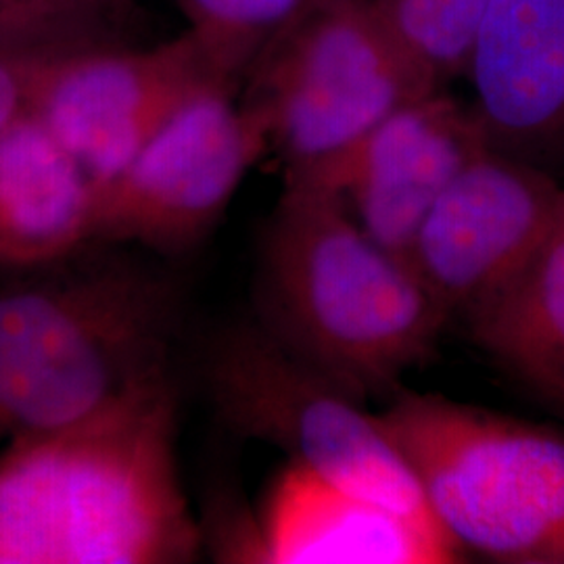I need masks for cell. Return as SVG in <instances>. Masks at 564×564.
<instances>
[{"instance_id": "obj_5", "label": "cell", "mask_w": 564, "mask_h": 564, "mask_svg": "<svg viewBox=\"0 0 564 564\" xmlns=\"http://www.w3.org/2000/svg\"><path fill=\"white\" fill-rule=\"evenodd\" d=\"M431 90L442 88L405 55L372 0H307L241 84L284 184L324 191L387 116Z\"/></svg>"}, {"instance_id": "obj_7", "label": "cell", "mask_w": 564, "mask_h": 564, "mask_svg": "<svg viewBox=\"0 0 564 564\" xmlns=\"http://www.w3.org/2000/svg\"><path fill=\"white\" fill-rule=\"evenodd\" d=\"M270 149L241 86L212 82L182 102L123 170L95 193L93 242L165 258L197 249Z\"/></svg>"}, {"instance_id": "obj_1", "label": "cell", "mask_w": 564, "mask_h": 564, "mask_svg": "<svg viewBox=\"0 0 564 564\" xmlns=\"http://www.w3.org/2000/svg\"><path fill=\"white\" fill-rule=\"evenodd\" d=\"M163 366L99 410L0 447V564H184L202 554Z\"/></svg>"}, {"instance_id": "obj_3", "label": "cell", "mask_w": 564, "mask_h": 564, "mask_svg": "<svg viewBox=\"0 0 564 564\" xmlns=\"http://www.w3.org/2000/svg\"><path fill=\"white\" fill-rule=\"evenodd\" d=\"M181 314L176 282L123 256L0 286V447L170 366Z\"/></svg>"}, {"instance_id": "obj_13", "label": "cell", "mask_w": 564, "mask_h": 564, "mask_svg": "<svg viewBox=\"0 0 564 564\" xmlns=\"http://www.w3.org/2000/svg\"><path fill=\"white\" fill-rule=\"evenodd\" d=\"M95 184L34 113L0 137V265L44 268L93 242Z\"/></svg>"}, {"instance_id": "obj_17", "label": "cell", "mask_w": 564, "mask_h": 564, "mask_svg": "<svg viewBox=\"0 0 564 564\" xmlns=\"http://www.w3.org/2000/svg\"><path fill=\"white\" fill-rule=\"evenodd\" d=\"M307 0H178L191 32L228 80L241 86L268 42Z\"/></svg>"}, {"instance_id": "obj_15", "label": "cell", "mask_w": 564, "mask_h": 564, "mask_svg": "<svg viewBox=\"0 0 564 564\" xmlns=\"http://www.w3.org/2000/svg\"><path fill=\"white\" fill-rule=\"evenodd\" d=\"M139 21L137 0H0V53L57 57L126 46Z\"/></svg>"}, {"instance_id": "obj_11", "label": "cell", "mask_w": 564, "mask_h": 564, "mask_svg": "<svg viewBox=\"0 0 564 564\" xmlns=\"http://www.w3.org/2000/svg\"><path fill=\"white\" fill-rule=\"evenodd\" d=\"M464 78L489 147L564 167V0H494Z\"/></svg>"}, {"instance_id": "obj_10", "label": "cell", "mask_w": 564, "mask_h": 564, "mask_svg": "<svg viewBox=\"0 0 564 564\" xmlns=\"http://www.w3.org/2000/svg\"><path fill=\"white\" fill-rule=\"evenodd\" d=\"M491 149L470 102L431 90L387 116L343 162L341 195L370 239L410 263L416 237L449 184Z\"/></svg>"}, {"instance_id": "obj_12", "label": "cell", "mask_w": 564, "mask_h": 564, "mask_svg": "<svg viewBox=\"0 0 564 564\" xmlns=\"http://www.w3.org/2000/svg\"><path fill=\"white\" fill-rule=\"evenodd\" d=\"M258 563L449 564L463 550L442 524L372 502L289 463L258 523Z\"/></svg>"}, {"instance_id": "obj_4", "label": "cell", "mask_w": 564, "mask_h": 564, "mask_svg": "<svg viewBox=\"0 0 564 564\" xmlns=\"http://www.w3.org/2000/svg\"><path fill=\"white\" fill-rule=\"evenodd\" d=\"M433 519L464 554L564 564V433L437 393L395 389L377 412Z\"/></svg>"}, {"instance_id": "obj_6", "label": "cell", "mask_w": 564, "mask_h": 564, "mask_svg": "<svg viewBox=\"0 0 564 564\" xmlns=\"http://www.w3.org/2000/svg\"><path fill=\"white\" fill-rule=\"evenodd\" d=\"M197 372L205 400L230 435L279 447L289 463L330 484L437 523L379 416L253 316L218 326L203 341Z\"/></svg>"}, {"instance_id": "obj_8", "label": "cell", "mask_w": 564, "mask_h": 564, "mask_svg": "<svg viewBox=\"0 0 564 564\" xmlns=\"http://www.w3.org/2000/svg\"><path fill=\"white\" fill-rule=\"evenodd\" d=\"M212 82L232 80L191 32L147 48H88L39 61L30 113L76 158L97 191Z\"/></svg>"}, {"instance_id": "obj_2", "label": "cell", "mask_w": 564, "mask_h": 564, "mask_svg": "<svg viewBox=\"0 0 564 564\" xmlns=\"http://www.w3.org/2000/svg\"><path fill=\"white\" fill-rule=\"evenodd\" d=\"M358 402L426 362L447 318L412 265L368 237L341 195L284 184L263 226L253 314Z\"/></svg>"}, {"instance_id": "obj_9", "label": "cell", "mask_w": 564, "mask_h": 564, "mask_svg": "<svg viewBox=\"0 0 564 564\" xmlns=\"http://www.w3.org/2000/svg\"><path fill=\"white\" fill-rule=\"evenodd\" d=\"M563 207L556 174L487 149L431 209L410 265L447 323H464L533 256Z\"/></svg>"}, {"instance_id": "obj_14", "label": "cell", "mask_w": 564, "mask_h": 564, "mask_svg": "<svg viewBox=\"0 0 564 564\" xmlns=\"http://www.w3.org/2000/svg\"><path fill=\"white\" fill-rule=\"evenodd\" d=\"M464 323L506 377L564 419V207L533 256Z\"/></svg>"}, {"instance_id": "obj_16", "label": "cell", "mask_w": 564, "mask_h": 564, "mask_svg": "<svg viewBox=\"0 0 564 564\" xmlns=\"http://www.w3.org/2000/svg\"><path fill=\"white\" fill-rule=\"evenodd\" d=\"M405 55L435 88L464 78L494 0H372Z\"/></svg>"}, {"instance_id": "obj_18", "label": "cell", "mask_w": 564, "mask_h": 564, "mask_svg": "<svg viewBox=\"0 0 564 564\" xmlns=\"http://www.w3.org/2000/svg\"><path fill=\"white\" fill-rule=\"evenodd\" d=\"M42 57L0 53V137L30 111V95Z\"/></svg>"}]
</instances>
